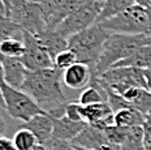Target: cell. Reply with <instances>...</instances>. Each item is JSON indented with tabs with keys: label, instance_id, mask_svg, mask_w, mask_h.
Instances as JSON below:
<instances>
[{
	"label": "cell",
	"instance_id": "1",
	"mask_svg": "<svg viewBox=\"0 0 151 150\" xmlns=\"http://www.w3.org/2000/svg\"><path fill=\"white\" fill-rule=\"evenodd\" d=\"M63 73L64 71L55 65L39 71H27L21 90L27 93L42 108L47 107L46 111L48 112L67 103L61 89Z\"/></svg>",
	"mask_w": 151,
	"mask_h": 150
},
{
	"label": "cell",
	"instance_id": "2",
	"mask_svg": "<svg viewBox=\"0 0 151 150\" xmlns=\"http://www.w3.org/2000/svg\"><path fill=\"white\" fill-rule=\"evenodd\" d=\"M149 43H151L149 34L112 33L104 42L102 55L91 73L93 76H100L116 63L132 56L139 47Z\"/></svg>",
	"mask_w": 151,
	"mask_h": 150
},
{
	"label": "cell",
	"instance_id": "3",
	"mask_svg": "<svg viewBox=\"0 0 151 150\" xmlns=\"http://www.w3.org/2000/svg\"><path fill=\"white\" fill-rule=\"evenodd\" d=\"M111 34L109 30L94 24L93 26L69 37L68 48L76 54L78 63L87 64L91 69H94L102 55L104 42Z\"/></svg>",
	"mask_w": 151,
	"mask_h": 150
},
{
	"label": "cell",
	"instance_id": "4",
	"mask_svg": "<svg viewBox=\"0 0 151 150\" xmlns=\"http://www.w3.org/2000/svg\"><path fill=\"white\" fill-rule=\"evenodd\" d=\"M103 29L111 33L147 34L149 33V12L146 7L134 4L115 16L98 22Z\"/></svg>",
	"mask_w": 151,
	"mask_h": 150
},
{
	"label": "cell",
	"instance_id": "5",
	"mask_svg": "<svg viewBox=\"0 0 151 150\" xmlns=\"http://www.w3.org/2000/svg\"><path fill=\"white\" fill-rule=\"evenodd\" d=\"M0 86H1V93L4 97L5 111L11 118L16 120L27 121L35 115L48 114L24 90L12 87L4 80L1 81Z\"/></svg>",
	"mask_w": 151,
	"mask_h": 150
},
{
	"label": "cell",
	"instance_id": "6",
	"mask_svg": "<svg viewBox=\"0 0 151 150\" xmlns=\"http://www.w3.org/2000/svg\"><path fill=\"white\" fill-rule=\"evenodd\" d=\"M103 87H108L117 94H121L132 86L147 87L145 71L134 67H113L100 76H95Z\"/></svg>",
	"mask_w": 151,
	"mask_h": 150
},
{
	"label": "cell",
	"instance_id": "7",
	"mask_svg": "<svg viewBox=\"0 0 151 150\" xmlns=\"http://www.w3.org/2000/svg\"><path fill=\"white\" fill-rule=\"evenodd\" d=\"M104 7V3L100 0H89L86 4H83L80 9L68 16L63 22L56 27L59 33L65 38H69L76 33H80L87 27L96 24L99 14L102 13V9Z\"/></svg>",
	"mask_w": 151,
	"mask_h": 150
},
{
	"label": "cell",
	"instance_id": "8",
	"mask_svg": "<svg viewBox=\"0 0 151 150\" xmlns=\"http://www.w3.org/2000/svg\"><path fill=\"white\" fill-rule=\"evenodd\" d=\"M7 16L31 34L42 33L47 29L42 9L38 3L29 0H17L8 11Z\"/></svg>",
	"mask_w": 151,
	"mask_h": 150
},
{
	"label": "cell",
	"instance_id": "9",
	"mask_svg": "<svg viewBox=\"0 0 151 150\" xmlns=\"http://www.w3.org/2000/svg\"><path fill=\"white\" fill-rule=\"evenodd\" d=\"M25 52L20 58L21 63L27 71H39L45 68L53 67V60L47 52V50L40 45L34 34L25 30L24 32Z\"/></svg>",
	"mask_w": 151,
	"mask_h": 150
},
{
	"label": "cell",
	"instance_id": "10",
	"mask_svg": "<svg viewBox=\"0 0 151 150\" xmlns=\"http://www.w3.org/2000/svg\"><path fill=\"white\" fill-rule=\"evenodd\" d=\"M81 116L87 124H93L99 128H106L115 124V112L108 102H100L95 105H81Z\"/></svg>",
	"mask_w": 151,
	"mask_h": 150
},
{
	"label": "cell",
	"instance_id": "11",
	"mask_svg": "<svg viewBox=\"0 0 151 150\" xmlns=\"http://www.w3.org/2000/svg\"><path fill=\"white\" fill-rule=\"evenodd\" d=\"M72 144L95 150H107L108 148L104 128H99L96 125H93V124H87L82 129V132L72 141Z\"/></svg>",
	"mask_w": 151,
	"mask_h": 150
},
{
	"label": "cell",
	"instance_id": "12",
	"mask_svg": "<svg viewBox=\"0 0 151 150\" xmlns=\"http://www.w3.org/2000/svg\"><path fill=\"white\" fill-rule=\"evenodd\" d=\"M20 128H26L31 131L37 137L38 144L46 145L52 138L53 131V119L50 114H39L35 115L27 121H24Z\"/></svg>",
	"mask_w": 151,
	"mask_h": 150
},
{
	"label": "cell",
	"instance_id": "13",
	"mask_svg": "<svg viewBox=\"0 0 151 150\" xmlns=\"http://www.w3.org/2000/svg\"><path fill=\"white\" fill-rule=\"evenodd\" d=\"M52 119H53L52 137L58 140H63V141L72 142L78 134L82 132L83 128L87 125L86 121L70 120L65 115L61 118H52Z\"/></svg>",
	"mask_w": 151,
	"mask_h": 150
},
{
	"label": "cell",
	"instance_id": "14",
	"mask_svg": "<svg viewBox=\"0 0 151 150\" xmlns=\"http://www.w3.org/2000/svg\"><path fill=\"white\" fill-rule=\"evenodd\" d=\"M91 68L87 64L83 63H74L72 67L64 71L63 73V82L69 89H85L89 86L91 81Z\"/></svg>",
	"mask_w": 151,
	"mask_h": 150
},
{
	"label": "cell",
	"instance_id": "15",
	"mask_svg": "<svg viewBox=\"0 0 151 150\" xmlns=\"http://www.w3.org/2000/svg\"><path fill=\"white\" fill-rule=\"evenodd\" d=\"M3 73H4V81L16 89H21L24 85L25 77H26L27 69L21 63L20 58H8L5 56L3 60Z\"/></svg>",
	"mask_w": 151,
	"mask_h": 150
},
{
	"label": "cell",
	"instance_id": "16",
	"mask_svg": "<svg viewBox=\"0 0 151 150\" xmlns=\"http://www.w3.org/2000/svg\"><path fill=\"white\" fill-rule=\"evenodd\" d=\"M34 35L40 42V45L47 50L52 60H55V58L61 51L68 48V39L63 37L56 29H46L42 33L34 34Z\"/></svg>",
	"mask_w": 151,
	"mask_h": 150
},
{
	"label": "cell",
	"instance_id": "17",
	"mask_svg": "<svg viewBox=\"0 0 151 150\" xmlns=\"http://www.w3.org/2000/svg\"><path fill=\"white\" fill-rule=\"evenodd\" d=\"M120 95L127 99L132 107L139 110L142 114H147L151 110V92L147 87L132 86Z\"/></svg>",
	"mask_w": 151,
	"mask_h": 150
},
{
	"label": "cell",
	"instance_id": "18",
	"mask_svg": "<svg viewBox=\"0 0 151 150\" xmlns=\"http://www.w3.org/2000/svg\"><path fill=\"white\" fill-rule=\"evenodd\" d=\"M87 1L89 0H63L58 9L55 11V13L47 21V29H56L68 16L74 13L77 9H80Z\"/></svg>",
	"mask_w": 151,
	"mask_h": 150
},
{
	"label": "cell",
	"instance_id": "19",
	"mask_svg": "<svg viewBox=\"0 0 151 150\" xmlns=\"http://www.w3.org/2000/svg\"><path fill=\"white\" fill-rule=\"evenodd\" d=\"M113 67H134L141 69H149L151 68V43L139 47L132 56L116 63Z\"/></svg>",
	"mask_w": 151,
	"mask_h": 150
},
{
	"label": "cell",
	"instance_id": "20",
	"mask_svg": "<svg viewBox=\"0 0 151 150\" xmlns=\"http://www.w3.org/2000/svg\"><path fill=\"white\" fill-rule=\"evenodd\" d=\"M145 114L134 107L122 108L115 112V125L119 127H137L143 125Z\"/></svg>",
	"mask_w": 151,
	"mask_h": 150
},
{
	"label": "cell",
	"instance_id": "21",
	"mask_svg": "<svg viewBox=\"0 0 151 150\" xmlns=\"http://www.w3.org/2000/svg\"><path fill=\"white\" fill-rule=\"evenodd\" d=\"M24 32L25 30L17 22L0 12V42L9 38L24 39Z\"/></svg>",
	"mask_w": 151,
	"mask_h": 150
},
{
	"label": "cell",
	"instance_id": "22",
	"mask_svg": "<svg viewBox=\"0 0 151 150\" xmlns=\"http://www.w3.org/2000/svg\"><path fill=\"white\" fill-rule=\"evenodd\" d=\"M134 4H137L136 0H107L104 3V7L102 9V13L99 14V18H98V21H96V24L115 16V14H117V13H120V12L125 11L127 8L132 7V5H134Z\"/></svg>",
	"mask_w": 151,
	"mask_h": 150
},
{
	"label": "cell",
	"instance_id": "23",
	"mask_svg": "<svg viewBox=\"0 0 151 150\" xmlns=\"http://www.w3.org/2000/svg\"><path fill=\"white\" fill-rule=\"evenodd\" d=\"M13 142L17 150H33L38 145V140L31 131L20 128L13 136Z\"/></svg>",
	"mask_w": 151,
	"mask_h": 150
},
{
	"label": "cell",
	"instance_id": "24",
	"mask_svg": "<svg viewBox=\"0 0 151 150\" xmlns=\"http://www.w3.org/2000/svg\"><path fill=\"white\" fill-rule=\"evenodd\" d=\"M0 51L4 56L8 58H21L25 52L24 39L9 38L0 42Z\"/></svg>",
	"mask_w": 151,
	"mask_h": 150
},
{
	"label": "cell",
	"instance_id": "25",
	"mask_svg": "<svg viewBox=\"0 0 151 150\" xmlns=\"http://www.w3.org/2000/svg\"><path fill=\"white\" fill-rule=\"evenodd\" d=\"M74 63H77V56H76L74 52L69 48L61 51L60 54L55 58V60H53V65L58 67L59 69H61V71L68 69V68L72 67Z\"/></svg>",
	"mask_w": 151,
	"mask_h": 150
},
{
	"label": "cell",
	"instance_id": "26",
	"mask_svg": "<svg viewBox=\"0 0 151 150\" xmlns=\"http://www.w3.org/2000/svg\"><path fill=\"white\" fill-rule=\"evenodd\" d=\"M104 89L107 92V102H108V105L111 106V108L113 110V112H117V111L122 110V108L132 107V106L128 103L127 99H124L120 94L115 93L113 90L108 89V87H104Z\"/></svg>",
	"mask_w": 151,
	"mask_h": 150
},
{
	"label": "cell",
	"instance_id": "27",
	"mask_svg": "<svg viewBox=\"0 0 151 150\" xmlns=\"http://www.w3.org/2000/svg\"><path fill=\"white\" fill-rule=\"evenodd\" d=\"M61 1L63 0H42V3H39L43 17H45V21H46V25H47V21L50 20V17L55 13V11L58 9Z\"/></svg>",
	"mask_w": 151,
	"mask_h": 150
},
{
	"label": "cell",
	"instance_id": "28",
	"mask_svg": "<svg viewBox=\"0 0 151 150\" xmlns=\"http://www.w3.org/2000/svg\"><path fill=\"white\" fill-rule=\"evenodd\" d=\"M65 116L74 121L82 120V116H81V105L78 103V101L67 103V106H65Z\"/></svg>",
	"mask_w": 151,
	"mask_h": 150
},
{
	"label": "cell",
	"instance_id": "29",
	"mask_svg": "<svg viewBox=\"0 0 151 150\" xmlns=\"http://www.w3.org/2000/svg\"><path fill=\"white\" fill-rule=\"evenodd\" d=\"M46 148L48 150H76L73 146V144L69 141H63V140H58V138H52L46 144Z\"/></svg>",
	"mask_w": 151,
	"mask_h": 150
},
{
	"label": "cell",
	"instance_id": "30",
	"mask_svg": "<svg viewBox=\"0 0 151 150\" xmlns=\"http://www.w3.org/2000/svg\"><path fill=\"white\" fill-rule=\"evenodd\" d=\"M142 128L145 134V144H151V110L145 114V123Z\"/></svg>",
	"mask_w": 151,
	"mask_h": 150
},
{
	"label": "cell",
	"instance_id": "31",
	"mask_svg": "<svg viewBox=\"0 0 151 150\" xmlns=\"http://www.w3.org/2000/svg\"><path fill=\"white\" fill-rule=\"evenodd\" d=\"M0 150H17L14 146L13 140H9L7 137H0Z\"/></svg>",
	"mask_w": 151,
	"mask_h": 150
},
{
	"label": "cell",
	"instance_id": "32",
	"mask_svg": "<svg viewBox=\"0 0 151 150\" xmlns=\"http://www.w3.org/2000/svg\"><path fill=\"white\" fill-rule=\"evenodd\" d=\"M4 80V73H3V65L0 64V84ZM0 108H4L5 110V103H4V97H3L1 93V86H0Z\"/></svg>",
	"mask_w": 151,
	"mask_h": 150
},
{
	"label": "cell",
	"instance_id": "33",
	"mask_svg": "<svg viewBox=\"0 0 151 150\" xmlns=\"http://www.w3.org/2000/svg\"><path fill=\"white\" fill-rule=\"evenodd\" d=\"M143 71H145V76H146V81H147V89L151 92V68L143 69Z\"/></svg>",
	"mask_w": 151,
	"mask_h": 150
},
{
	"label": "cell",
	"instance_id": "34",
	"mask_svg": "<svg viewBox=\"0 0 151 150\" xmlns=\"http://www.w3.org/2000/svg\"><path fill=\"white\" fill-rule=\"evenodd\" d=\"M5 131H7V124H5L4 119L1 118V115H0V137L4 136Z\"/></svg>",
	"mask_w": 151,
	"mask_h": 150
},
{
	"label": "cell",
	"instance_id": "35",
	"mask_svg": "<svg viewBox=\"0 0 151 150\" xmlns=\"http://www.w3.org/2000/svg\"><path fill=\"white\" fill-rule=\"evenodd\" d=\"M136 3L142 5V7H146V8L151 7V0H136Z\"/></svg>",
	"mask_w": 151,
	"mask_h": 150
},
{
	"label": "cell",
	"instance_id": "36",
	"mask_svg": "<svg viewBox=\"0 0 151 150\" xmlns=\"http://www.w3.org/2000/svg\"><path fill=\"white\" fill-rule=\"evenodd\" d=\"M147 12H149V35L151 37V7L147 8Z\"/></svg>",
	"mask_w": 151,
	"mask_h": 150
},
{
	"label": "cell",
	"instance_id": "37",
	"mask_svg": "<svg viewBox=\"0 0 151 150\" xmlns=\"http://www.w3.org/2000/svg\"><path fill=\"white\" fill-rule=\"evenodd\" d=\"M33 150H48V149H47L45 145H40V144H38V145H37V146H35V148H34Z\"/></svg>",
	"mask_w": 151,
	"mask_h": 150
},
{
	"label": "cell",
	"instance_id": "38",
	"mask_svg": "<svg viewBox=\"0 0 151 150\" xmlns=\"http://www.w3.org/2000/svg\"><path fill=\"white\" fill-rule=\"evenodd\" d=\"M143 150H151V144H145Z\"/></svg>",
	"mask_w": 151,
	"mask_h": 150
},
{
	"label": "cell",
	"instance_id": "39",
	"mask_svg": "<svg viewBox=\"0 0 151 150\" xmlns=\"http://www.w3.org/2000/svg\"><path fill=\"white\" fill-rule=\"evenodd\" d=\"M29 1H33V3H38V4H39V3H42V0H29Z\"/></svg>",
	"mask_w": 151,
	"mask_h": 150
},
{
	"label": "cell",
	"instance_id": "40",
	"mask_svg": "<svg viewBox=\"0 0 151 150\" xmlns=\"http://www.w3.org/2000/svg\"><path fill=\"white\" fill-rule=\"evenodd\" d=\"M100 1H103V3H106V1H107V0H100Z\"/></svg>",
	"mask_w": 151,
	"mask_h": 150
}]
</instances>
